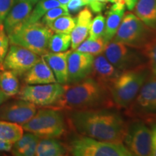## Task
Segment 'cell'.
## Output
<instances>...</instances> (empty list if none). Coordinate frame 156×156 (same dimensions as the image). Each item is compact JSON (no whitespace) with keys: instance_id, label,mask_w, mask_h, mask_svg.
<instances>
[{"instance_id":"obj_1","label":"cell","mask_w":156,"mask_h":156,"mask_svg":"<svg viewBox=\"0 0 156 156\" xmlns=\"http://www.w3.org/2000/svg\"><path fill=\"white\" fill-rule=\"evenodd\" d=\"M114 108L67 112V124L81 135L103 142L123 143L126 122Z\"/></svg>"},{"instance_id":"obj_2","label":"cell","mask_w":156,"mask_h":156,"mask_svg":"<svg viewBox=\"0 0 156 156\" xmlns=\"http://www.w3.org/2000/svg\"><path fill=\"white\" fill-rule=\"evenodd\" d=\"M51 108L60 112L116 108L108 87L89 77L63 85V92Z\"/></svg>"},{"instance_id":"obj_3","label":"cell","mask_w":156,"mask_h":156,"mask_svg":"<svg viewBox=\"0 0 156 156\" xmlns=\"http://www.w3.org/2000/svg\"><path fill=\"white\" fill-rule=\"evenodd\" d=\"M151 74L147 64L122 71L108 87L116 108H128Z\"/></svg>"},{"instance_id":"obj_4","label":"cell","mask_w":156,"mask_h":156,"mask_svg":"<svg viewBox=\"0 0 156 156\" xmlns=\"http://www.w3.org/2000/svg\"><path fill=\"white\" fill-rule=\"evenodd\" d=\"M54 32L42 22L23 23L8 34L9 43L22 46L42 56L48 52V42Z\"/></svg>"},{"instance_id":"obj_5","label":"cell","mask_w":156,"mask_h":156,"mask_svg":"<svg viewBox=\"0 0 156 156\" xmlns=\"http://www.w3.org/2000/svg\"><path fill=\"white\" fill-rule=\"evenodd\" d=\"M67 122L60 111L46 108L39 109L28 122L23 124L24 131L41 138L62 137L67 132Z\"/></svg>"},{"instance_id":"obj_6","label":"cell","mask_w":156,"mask_h":156,"mask_svg":"<svg viewBox=\"0 0 156 156\" xmlns=\"http://www.w3.org/2000/svg\"><path fill=\"white\" fill-rule=\"evenodd\" d=\"M155 36V31L148 28L133 13L128 12L124 14L112 41L142 50Z\"/></svg>"},{"instance_id":"obj_7","label":"cell","mask_w":156,"mask_h":156,"mask_svg":"<svg viewBox=\"0 0 156 156\" xmlns=\"http://www.w3.org/2000/svg\"><path fill=\"white\" fill-rule=\"evenodd\" d=\"M68 153L75 156H132L123 143L103 142L86 136L72 140Z\"/></svg>"},{"instance_id":"obj_8","label":"cell","mask_w":156,"mask_h":156,"mask_svg":"<svg viewBox=\"0 0 156 156\" xmlns=\"http://www.w3.org/2000/svg\"><path fill=\"white\" fill-rule=\"evenodd\" d=\"M103 54L116 69L122 72L147 64V58L141 49L114 41L107 44Z\"/></svg>"},{"instance_id":"obj_9","label":"cell","mask_w":156,"mask_h":156,"mask_svg":"<svg viewBox=\"0 0 156 156\" xmlns=\"http://www.w3.org/2000/svg\"><path fill=\"white\" fill-rule=\"evenodd\" d=\"M123 143L132 155H151V129L145 122L137 119H134L130 122H126Z\"/></svg>"},{"instance_id":"obj_10","label":"cell","mask_w":156,"mask_h":156,"mask_svg":"<svg viewBox=\"0 0 156 156\" xmlns=\"http://www.w3.org/2000/svg\"><path fill=\"white\" fill-rule=\"evenodd\" d=\"M63 92V85L58 83L44 85L25 84L15 98L30 102L36 106L48 107L59 98Z\"/></svg>"},{"instance_id":"obj_11","label":"cell","mask_w":156,"mask_h":156,"mask_svg":"<svg viewBox=\"0 0 156 156\" xmlns=\"http://www.w3.org/2000/svg\"><path fill=\"white\" fill-rule=\"evenodd\" d=\"M127 114L132 117L156 115V75L151 73L130 105Z\"/></svg>"},{"instance_id":"obj_12","label":"cell","mask_w":156,"mask_h":156,"mask_svg":"<svg viewBox=\"0 0 156 156\" xmlns=\"http://www.w3.org/2000/svg\"><path fill=\"white\" fill-rule=\"evenodd\" d=\"M41 56L22 46L11 44L8 51L0 65V70H10L17 75L28 72Z\"/></svg>"},{"instance_id":"obj_13","label":"cell","mask_w":156,"mask_h":156,"mask_svg":"<svg viewBox=\"0 0 156 156\" xmlns=\"http://www.w3.org/2000/svg\"><path fill=\"white\" fill-rule=\"evenodd\" d=\"M6 101L0 106V120L23 125L37 112V106L28 101L17 99Z\"/></svg>"},{"instance_id":"obj_14","label":"cell","mask_w":156,"mask_h":156,"mask_svg":"<svg viewBox=\"0 0 156 156\" xmlns=\"http://www.w3.org/2000/svg\"><path fill=\"white\" fill-rule=\"evenodd\" d=\"M94 56L72 50L67 58V83H74L90 77Z\"/></svg>"},{"instance_id":"obj_15","label":"cell","mask_w":156,"mask_h":156,"mask_svg":"<svg viewBox=\"0 0 156 156\" xmlns=\"http://www.w3.org/2000/svg\"><path fill=\"white\" fill-rule=\"evenodd\" d=\"M122 71L116 69L103 54L95 56L90 77L109 87Z\"/></svg>"},{"instance_id":"obj_16","label":"cell","mask_w":156,"mask_h":156,"mask_svg":"<svg viewBox=\"0 0 156 156\" xmlns=\"http://www.w3.org/2000/svg\"><path fill=\"white\" fill-rule=\"evenodd\" d=\"M92 20L93 14L88 7H85L79 12L75 17V28L70 33L72 50H75L87 38Z\"/></svg>"},{"instance_id":"obj_17","label":"cell","mask_w":156,"mask_h":156,"mask_svg":"<svg viewBox=\"0 0 156 156\" xmlns=\"http://www.w3.org/2000/svg\"><path fill=\"white\" fill-rule=\"evenodd\" d=\"M33 7L32 4L26 1L18 0L17 2L15 3L3 23L7 35L25 23L32 11Z\"/></svg>"},{"instance_id":"obj_18","label":"cell","mask_w":156,"mask_h":156,"mask_svg":"<svg viewBox=\"0 0 156 156\" xmlns=\"http://www.w3.org/2000/svg\"><path fill=\"white\" fill-rule=\"evenodd\" d=\"M23 80L27 85H44L57 83L53 72L42 56L37 63L24 74Z\"/></svg>"},{"instance_id":"obj_19","label":"cell","mask_w":156,"mask_h":156,"mask_svg":"<svg viewBox=\"0 0 156 156\" xmlns=\"http://www.w3.org/2000/svg\"><path fill=\"white\" fill-rule=\"evenodd\" d=\"M71 51L72 50L58 53L48 51L42 56L53 72L56 82L62 85L67 83V58Z\"/></svg>"},{"instance_id":"obj_20","label":"cell","mask_w":156,"mask_h":156,"mask_svg":"<svg viewBox=\"0 0 156 156\" xmlns=\"http://www.w3.org/2000/svg\"><path fill=\"white\" fill-rule=\"evenodd\" d=\"M125 5L122 2H114L106 15V27L103 38L108 44L112 40L122 23L125 12Z\"/></svg>"},{"instance_id":"obj_21","label":"cell","mask_w":156,"mask_h":156,"mask_svg":"<svg viewBox=\"0 0 156 156\" xmlns=\"http://www.w3.org/2000/svg\"><path fill=\"white\" fill-rule=\"evenodd\" d=\"M134 9V15L156 32V0H137Z\"/></svg>"},{"instance_id":"obj_22","label":"cell","mask_w":156,"mask_h":156,"mask_svg":"<svg viewBox=\"0 0 156 156\" xmlns=\"http://www.w3.org/2000/svg\"><path fill=\"white\" fill-rule=\"evenodd\" d=\"M41 138L34 133L23 134L22 137L12 145V153L17 156L35 155L37 145Z\"/></svg>"},{"instance_id":"obj_23","label":"cell","mask_w":156,"mask_h":156,"mask_svg":"<svg viewBox=\"0 0 156 156\" xmlns=\"http://www.w3.org/2000/svg\"><path fill=\"white\" fill-rule=\"evenodd\" d=\"M67 147L55 138H41L37 145L35 155L63 156L67 155Z\"/></svg>"},{"instance_id":"obj_24","label":"cell","mask_w":156,"mask_h":156,"mask_svg":"<svg viewBox=\"0 0 156 156\" xmlns=\"http://www.w3.org/2000/svg\"><path fill=\"white\" fill-rule=\"evenodd\" d=\"M20 89V82L16 74L10 70H2L0 72V90L7 96L15 97Z\"/></svg>"},{"instance_id":"obj_25","label":"cell","mask_w":156,"mask_h":156,"mask_svg":"<svg viewBox=\"0 0 156 156\" xmlns=\"http://www.w3.org/2000/svg\"><path fill=\"white\" fill-rule=\"evenodd\" d=\"M24 134L22 125L7 121L0 120V139L14 144Z\"/></svg>"},{"instance_id":"obj_26","label":"cell","mask_w":156,"mask_h":156,"mask_svg":"<svg viewBox=\"0 0 156 156\" xmlns=\"http://www.w3.org/2000/svg\"><path fill=\"white\" fill-rule=\"evenodd\" d=\"M35 5L36 6H35L34 9H32L28 20L24 23H34L38 22L49 9L56 7H63L58 0L38 1Z\"/></svg>"},{"instance_id":"obj_27","label":"cell","mask_w":156,"mask_h":156,"mask_svg":"<svg viewBox=\"0 0 156 156\" xmlns=\"http://www.w3.org/2000/svg\"><path fill=\"white\" fill-rule=\"evenodd\" d=\"M107 44L103 38L98 39L86 38L75 50L93 56L103 54Z\"/></svg>"},{"instance_id":"obj_28","label":"cell","mask_w":156,"mask_h":156,"mask_svg":"<svg viewBox=\"0 0 156 156\" xmlns=\"http://www.w3.org/2000/svg\"><path fill=\"white\" fill-rule=\"evenodd\" d=\"M75 17L68 14L58 17L46 25L54 33L70 34L75 28Z\"/></svg>"},{"instance_id":"obj_29","label":"cell","mask_w":156,"mask_h":156,"mask_svg":"<svg viewBox=\"0 0 156 156\" xmlns=\"http://www.w3.org/2000/svg\"><path fill=\"white\" fill-rule=\"evenodd\" d=\"M71 46V36L69 34H53L48 42V51L58 53L69 50Z\"/></svg>"},{"instance_id":"obj_30","label":"cell","mask_w":156,"mask_h":156,"mask_svg":"<svg viewBox=\"0 0 156 156\" xmlns=\"http://www.w3.org/2000/svg\"><path fill=\"white\" fill-rule=\"evenodd\" d=\"M142 51L147 58V66L151 73L156 75V36L142 48Z\"/></svg>"},{"instance_id":"obj_31","label":"cell","mask_w":156,"mask_h":156,"mask_svg":"<svg viewBox=\"0 0 156 156\" xmlns=\"http://www.w3.org/2000/svg\"><path fill=\"white\" fill-rule=\"evenodd\" d=\"M106 27V18L99 14L93 19L89 30V38L98 39L103 38Z\"/></svg>"},{"instance_id":"obj_32","label":"cell","mask_w":156,"mask_h":156,"mask_svg":"<svg viewBox=\"0 0 156 156\" xmlns=\"http://www.w3.org/2000/svg\"><path fill=\"white\" fill-rule=\"evenodd\" d=\"M68 14H69V13L67 8H64L63 7H54V8L49 9L44 15V17H42L41 22L44 23L45 25H48V23L54 21V20L58 18V17Z\"/></svg>"},{"instance_id":"obj_33","label":"cell","mask_w":156,"mask_h":156,"mask_svg":"<svg viewBox=\"0 0 156 156\" xmlns=\"http://www.w3.org/2000/svg\"><path fill=\"white\" fill-rule=\"evenodd\" d=\"M9 47V39L4 28V25H0V65L2 63Z\"/></svg>"},{"instance_id":"obj_34","label":"cell","mask_w":156,"mask_h":156,"mask_svg":"<svg viewBox=\"0 0 156 156\" xmlns=\"http://www.w3.org/2000/svg\"><path fill=\"white\" fill-rule=\"evenodd\" d=\"M15 2V0H0V25L3 24L6 17Z\"/></svg>"},{"instance_id":"obj_35","label":"cell","mask_w":156,"mask_h":156,"mask_svg":"<svg viewBox=\"0 0 156 156\" xmlns=\"http://www.w3.org/2000/svg\"><path fill=\"white\" fill-rule=\"evenodd\" d=\"M85 6H87L85 0H70L67 4V8L69 13L74 14L80 11Z\"/></svg>"},{"instance_id":"obj_36","label":"cell","mask_w":156,"mask_h":156,"mask_svg":"<svg viewBox=\"0 0 156 156\" xmlns=\"http://www.w3.org/2000/svg\"><path fill=\"white\" fill-rule=\"evenodd\" d=\"M85 1L87 6H89L91 10L95 13H100L105 7V5L101 4L98 0H85Z\"/></svg>"},{"instance_id":"obj_37","label":"cell","mask_w":156,"mask_h":156,"mask_svg":"<svg viewBox=\"0 0 156 156\" xmlns=\"http://www.w3.org/2000/svg\"><path fill=\"white\" fill-rule=\"evenodd\" d=\"M152 134V149L151 155L152 156H156V124H154L151 127Z\"/></svg>"},{"instance_id":"obj_38","label":"cell","mask_w":156,"mask_h":156,"mask_svg":"<svg viewBox=\"0 0 156 156\" xmlns=\"http://www.w3.org/2000/svg\"><path fill=\"white\" fill-rule=\"evenodd\" d=\"M12 147V144L0 139V153L11 151Z\"/></svg>"},{"instance_id":"obj_39","label":"cell","mask_w":156,"mask_h":156,"mask_svg":"<svg viewBox=\"0 0 156 156\" xmlns=\"http://www.w3.org/2000/svg\"><path fill=\"white\" fill-rule=\"evenodd\" d=\"M116 2H122L126 7L129 10H132L134 9V6H135L137 0H113V3Z\"/></svg>"},{"instance_id":"obj_40","label":"cell","mask_w":156,"mask_h":156,"mask_svg":"<svg viewBox=\"0 0 156 156\" xmlns=\"http://www.w3.org/2000/svg\"><path fill=\"white\" fill-rule=\"evenodd\" d=\"M9 98H10L7 96V95H6L5 93L0 90V106H1L2 103L6 102L7 101H8Z\"/></svg>"},{"instance_id":"obj_41","label":"cell","mask_w":156,"mask_h":156,"mask_svg":"<svg viewBox=\"0 0 156 156\" xmlns=\"http://www.w3.org/2000/svg\"><path fill=\"white\" fill-rule=\"evenodd\" d=\"M58 1L59 2V3L61 4V5L63 6V7H65V8H67V4L69 3V2L70 1V0H58Z\"/></svg>"},{"instance_id":"obj_42","label":"cell","mask_w":156,"mask_h":156,"mask_svg":"<svg viewBox=\"0 0 156 156\" xmlns=\"http://www.w3.org/2000/svg\"><path fill=\"white\" fill-rule=\"evenodd\" d=\"M98 1L101 4H102V5H105V6H106V3H108V2L113 3V0H98Z\"/></svg>"},{"instance_id":"obj_43","label":"cell","mask_w":156,"mask_h":156,"mask_svg":"<svg viewBox=\"0 0 156 156\" xmlns=\"http://www.w3.org/2000/svg\"><path fill=\"white\" fill-rule=\"evenodd\" d=\"M20 1H26V2H28L31 3L34 6L37 2H38V0H20Z\"/></svg>"},{"instance_id":"obj_44","label":"cell","mask_w":156,"mask_h":156,"mask_svg":"<svg viewBox=\"0 0 156 156\" xmlns=\"http://www.w3.org/2000/svg\"><path fill=\"white\" fill-rule=\"evenodd\" d=\"M38 1H43V0H38Z\"/></svg>"}]
</instances>
